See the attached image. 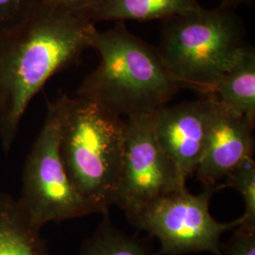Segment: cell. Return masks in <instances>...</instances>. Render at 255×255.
I'll list each match as a JSON object with an SVG mask.
<instances>
[{"label":"cell","instance_id":"cell-9","mask_svg":"<svg viewBox=\"0 0 255 255\" xmlns=\"http://www.w3.org/2000/svg\"><path fill=\"white\" fill-rule=\"evenodd\" d=\"M211 98L208 137L196 172L204 188L217 191L230 174L253 158L255 123Z\"/></svg>","mask_w":255,"mask_h":255},{"label":"cell","instance_id":"cell-10","mask_svg":"<svg viewBox=\"0 0 255 255\" xmlns=\"http://www.w3.org/2000/svg\"><path fill=\"white\" fill-rule=\"evenodd\" d=\"M197 0H93L84 15L101 21H149L182 15L201 9Z\"/></svg>","mask_w":255,"mask_h":255},{"label":"cell","instance_id":"cell-11","mask_svg":"<svg viewBox=\"0 0 255 255\" xmlns=\"http://www.w3.org/2000/svg\"><path fill=\"white\" fill-rule=\"evenodd\" d=\"M213 96L229 111L255 123V50L243 46L234 64L219 80Z\"/></svg>","mask_w":255,"mask_h":255},{"label":"cell","instance_id":"cell-18","mask_svg":"<svg viewBox=\"0 0 255 255\" xmlns=\"http://www.w3.org/2000/svg\"><path fill=\"white\" fill-rule=\"evenodd\" d=\"M254 0H223L219 7L223 8V9H232L233 8H236L237 6L241 5V4L251 3Z\"/></svg>","mask_w":255,"mask_h":255},{"label":"cell","instance_id":"cell-13","mask_svg":"<svg viewBox=\"0 0 255 255\" xmlns=\"http://www.w3.org/2000/svg\"><path fill=\"white\" fill-rule=\"evenodd\" d=\"M78 255H158L144 239L116 227L108 214L91 237L85 239Z\"/></svg>","mask_w":255,"mask_h":255},{"label":"cell","instance_id":"cell-17","mask_svg":"<svg viewBox=\"0 0 255 255\" xmlns=\"http://www.w3.org/2000/svg\"><path fill=\"white\" fill-rule=\"evenodd\" d=\"M43 3L69 12L82 13L89 8L93 0H41Z\"/></svg>","mask_w":255,"mask_h":255},{"label":"cell","instance_id":"cell-4","mask_svg":"<svg viewBox=\"0 0 255 255\" xmlns=\"http://www.w3.org/2000/svg\"><path fill=\"white\" fill-rule=\"evenodd\" d=\"M244 27L232 9H201L164 20L157 47L182 87L210 96L244 44Z\"/></svg>","mask_w":255,"mask_h":255},{"label":"cell","instance_id":"cell-12","mask_svg":"<svg viewBox=\"0 0 255 255\" xmlns=\"http://www.w3.org/2000/svg\"><path fill=\"white\" fill-rule=\"evenodd\" d=\"M40 231L15 199L0 193V255H48Z\"/></svg>","mask_w":255,"mask_h":255},{"label":"cell","instance_id":"cell-8","mask_svg":"<svg viewBox=\"0 0 255 255\" xmlns=\"http://www.w3.org/2000/svg\"><path fill=\"white\" fill-rule=\"evenodd\" d=\"M212 108L211 96L164 105L152 113L155 134L182 182L196 172L203 154Z\"/></svg>","mask_w":255,"mask_h":255},{"label":"cell","instance_id":"cell-5","mask_svg":"<svg viewBox=\"0 0 255 255\" xmlns=\"http://www.w3.org/2000/svg\"><path fill=\"white\" fill-rule=\"evenodd\" d=\"M61 101H48L44 124L27 155L17 203L38 229L50 222L82 218L94 213L76 191L60 153Z\"/></svg>","mask_w":255,"mask_h":255},{"label":"cell","instance_id":"cell-14","mask_svg":"<svg viewBox=\"0 0 255 255\" xmlns=\"http://www.w3.org/2000/svg\"><path fill=\"white\" fill-rule=\"evenodd\" d=\"M235 188L245 201V213L241 216L240 225L255 229V163L254 158L248 159L222 182L220 189Z\"/></svg>","mask_w":255,"mask_h":255},{"label":"cell","instance_id":"cell-16","mask_svg":"<svg viewBox=\"0 0 255 255\" xmlns=\"http://www.w3.org/2000/svg\"><path fill=\"white\" fill-rule=\"evenodd\" d=\"M38 0H0V28L10 27L25 18Z\"/></svg>","mask_w":255,"mask_h":255},{"label":"cell","instance_id":"cell-2","mask_svg":"<svg viewBox=\"0 0 255 255\" xmlns=\"http://www.w3.org/2000/svg\"><path fill=\"white\" fill-rule=\"evenodd\" d=\"M101 63L77 91L118 117L151 114L168 104L182 88L157 47L133 35L123 23L96 30L90 41Z\"/></svg>","mask_w":255,"mask_h":255},{"label":"cell","instance_id":"cell-7","mask_svg":"<svg viewBox=\"0 0 255 255\" xmlns=\"http://www.w3.org/2000/svg\"><path fill=\"white\" fill-rule=\"evenodd\" d=\"M125 151L116 205L134 219L151 202L185 188L155 134L152 113L125 119Z\"/></svg>","mask_w":255,"mask_h":255},{"label":"cell","instance_id":"cell-1","mask_svg":"<svg viewBox=\"0 0 255 255\" xmlns=\"http://www.w3.org/2000/svg\"><path fill=\"white\" fill-rule=\"evenodd\" d=\"M96 30L84 14L41 0L23 20L0 28V145L6 153L29 102L52 76L80 59Z\"/></svg>","mask_w":255,"mask_h":255},{"label":"cell","instance_id":"cell-15","mask_svg":"<svg viewBox=\"0 0 255 255\" xmlns=\"http://www.w3.org/2000/svg\"><path fill=\"white\" fill-rule=\"evenodd\" d=\"M222 255H255V229L239 225L226 244Z\"/></svg>","mask_w":255,"mask_h":255},{"label":"cell","instance_id":"cell-3","mask_svg":"<svg viewBox=\"0 0 255 255\" xmlns=\"http://www.w3.org/2000/svg\"><path fill=\"white\" fill-rule=\"evenodd\" d=\"M60 153L74 188L94 213L116 205L125 151V119L94 101L60 96Z\"/></svg>","mask_w":255,"mask_h":255},{"label":"cell","instance_id":"cell-6","mask_svg":"<svg viewBox=\"0 0 255 255\" xmlns=\"http://www.w3.org/2000/svg\"><path fill=\"white\" fill-rule=\"evenodd\" d=\"M214 193L205 187L200 195H193L182 188L151 202L129 221L159 241L158 255H222L221 237L238 227L242 219L226 223L214 219L210 213Z\"/></svg>","mask_w":255,"mask_h":255}]
</instances>
